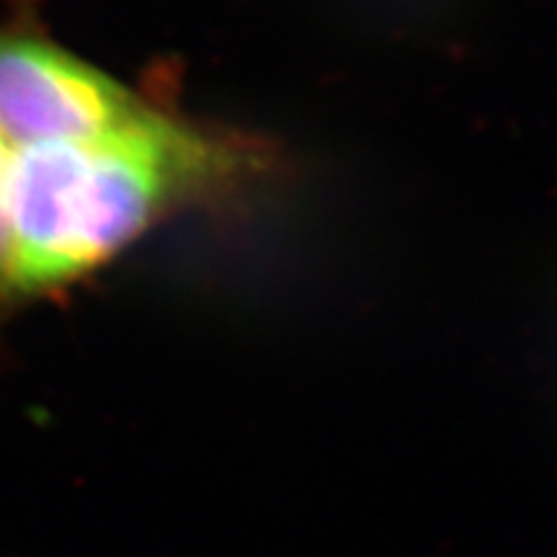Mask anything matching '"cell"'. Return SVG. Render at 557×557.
Instances as JSON below:
<instances>
[{"label": "cell", "mask_w": 557, "mask_h": 557, "mask_svg": "<svg viewBox=\"0 0 557 557\" xmlns=\"http://www.w3.org/2000/svg\"><path fill=\"white\" fill-rule=\"evenodd\" d=\"M156 107L52 39L39 21L0 24V139L9 150L111 135Z\"/></svg>", "instance_id": "obj_2"}, {"label": "cell", "mask_w": 557, "mask_h": 557, "mask_svg": "<svg viewBox=\"0 0 557 557\" xmlns=\"http://www.w3.org/2000/svg\"><path fill=\"white\" fill-rule=\"evenodd\" d=\"M267 165L259 143L160 103L111 135L11 150L5 207L18 310L81 284L186 209L233 199Z\"/></svg>", "instance_id": "obj_1"}, {"label": "cell", "mask_w": 557, "mask_h": 557, "mask_svg": "<svg viewBox=\"0 0 557 557\" xmlns=\"http://www.w3.org/2000/svg\"><path fill=\"white\" fill-rule=\"evenodd\" d=\"M9 148L0 139V329L18 310L11 282V238H9V207H5V178H9Z\"/></svg>", "instance_id": "obj_3"}]
</instances>
